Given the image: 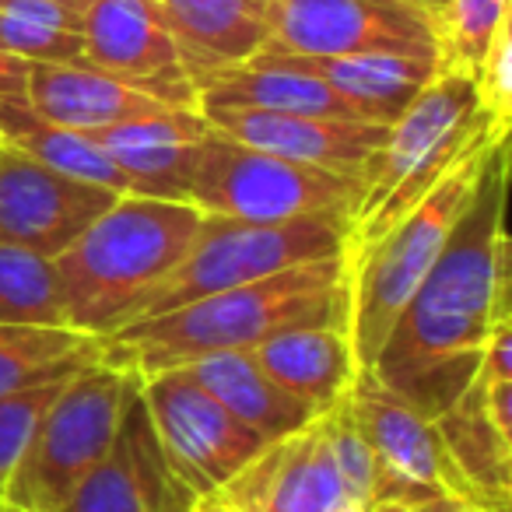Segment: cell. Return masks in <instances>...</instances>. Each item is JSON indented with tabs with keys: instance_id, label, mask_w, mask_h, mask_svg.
Segmentation results:
<instances>
[{
	"instance_id": "28",
	"label": "cell",
	"mask_w": 512,
	"mask_h": 512,
	"mask_svg": "<svg viewBox=\"0 0 512 512\" xmlns=\"http://www.w3.org/2000/svg\"><path fill=\"white\" fill-rule=\"evenodd\" d=\"M512 22L509 0H449L439 15V57L442 71H460L474 81L491 39Z\"/></svg>"
},
{
	"instance_id": "9",
	"label": "cell",
	"mask_w": 512,
	"mask_h": 512,
	"mask_svg": "<svg viewBox=\"0 0 512 512\" xmlns=\"http://www.w3.org/2000/svg\"><path fill=\"white\" fill-rule=\"evenodd\" d=\"M292 57H439L435 18L411 0H267V43Z\"/></svg>"
},
{
	"instance_id": "24",
	"label": "cell",
	"mask_w": 512,
	"mask_h": 512,
	"mask_svg": "<svg viewBox=\"0 0 512 512\" xmlns=\"http://www.w3.org/2000/svg\"><path fill=\"white\" fill-rule=\"evenodd\" d=\"M197 109H242V113H306V116H337V120H358L323 81L299 71L271 64H246L214 71L200 81Z\"/></svg>"
},
{
	"instance_id": "15",
	"label": "cell",
	"mask_w": 512,
	"mask_h": 512,
	"mask_svg": "<svg viewBox=\"0 0 512 512\" xmlns=\"http://www.w3.org/2000/svg\"><path fill=\"white\" fill-rule=\"evenodd\" d=\"M235 512H341L351 505L334 467L323 421L271 442L246 463L221 491H214Z\"/></svg>"
},
{
	"instance_id": "2",
	"label": "cell",
	"mask_w": 512,
	"mask_h": 512,
	"mask_svg": "<svg viewBox=\"0 0 512 512\" xmlns=\"http://www.w3.org/2000/svg\"><path fill=\"white\" fill-rule=\"evenodd\" d=\"M309 323H344L341 256L134 320L102 341V362L137 379L183 369L218 351H253L267 337Z\"/></svg>"
},
{
	"instance_id": "39",
	"label": "cell",
	"mask_w": 512,
	"mask_h": 512,
	"mask_svg": "<svg viewBox=\"0 0 512 512\" xmlns=\"http://www.w3.org/2000/svg\"><path fill=\"white\" fill-rule=\"evenodd\" d=\"M369 512H421V505H400V502H386V505H376Z\"/></svg>"
},
{
	"instance_id": "18",
	"label": "cell",
	"mask_w": 512,
	"mask_h": 512,
	"mask_svg": "<svg viewBox=\"0 0 512 512\" xmlns=\"http://www.w3.org/2000/svg\"><path fill=\"white\" fill-rule=\"evenodd\" d=\"M249 60L285 67L323 81L362 123L390 127L442 71L435 57H397V53H369V57H292V53L256 50Z\"/></svg>"
},
{
	"instance_id": "5",
	"label": "cell",
	"mask_w": 512,
	"mask_h": 512,
	"mask_svg": "<svg viewBox=\"0 0 512 512\" xmlns=\"http://www.w3.org/2000/svg\"><path fill=\"white\" fill-rule=\"evenodd\" d=\"M477 137H488V130L477 109L474 81L460 71H439V78L386 127L383 148L365 165L362 193L344 228L341 260L390 232Z\"/></svg>"
},
{
	"instance_id": "17",
	"label": "cell",
	"mask_w": 512,
	"mask_h": 512,
	"mask_svg": "<svg viewBox=\"0 0 512 512\" xmlns=\"http://www.w3.org/2000/svg\"><path fill=\"white\" fill-rule=\"evenodd\" d=\"M207 130L211 127L197 109H165L158 116L95 130L92 141L123 172L134 197L186 200Z\"/></svg>"
},
{
	"instance_id": "41",
	"label": "cell",
	"mask_w": 512,
	"mask_h": 512,
	"mask_svg": "<svg viewBox=\"0 0 512 512\" xmlns=\"http://www.w3.org/2000/svg\"><path fill=\"white\" fill-rule=\"evenodd\" d=\"M341 512H365V509H362V505H344Z\"/></svg>"
},
{
	"instance_id": "40",
	"label": "cell",
	"mask_w": 512,
	"mask_h": 512,
	"mask_svg": "<svg viewBox=\"0 0 512 512\" xmlns=\"http://www.w3.org/2000/svg\"><path fill=\"white\" fill-rule=\"evenodd\" d=\"M0 512H22V509H15V505H8V502H0Z\"/></svg>"
},
{
	"instance_id": "1",
	"label": "cell",
	"mask_w": 512,
	"mask_h": 512,
	"mask_svg": "<svg viewBox=\"0 0 512 512\" xmlns=\"http://www.w3.org/2000/svg\"><path fill=\"white\" fill-rule=\"evenodd\" d=\"M505 186L509 141L488 148L467 211L372 365V376L428 421L474 383L491 323L512 320Z\"/></svg>"
},
{
	"instance_id": "4",
	"label": "cell",
	"mask_w": 512,
	"mask_h": 512,
	"mask_svg": "<svg viewBox=\"0 0 512 512\" xmlns=\"http://www.w3.org/2000/svg\"><path fill=\"white\" fill-rule=\"evenodd\" d=\"M488 148V137H477L390 232L369 242L362 253L341 260L344 330L358 369L372 372L393 323L446 249L456 221L477 190Z\"/></svg>"
},
{
	"instance_id": "23",
	"label": "cell",
	"mask_w": 512,
	"mask_h": 512,
	"mask_svg": "<svg viewBox=\"0 0 512 512\" xmlns=\"http://www.w3.org/2000/svg\"><path fill=\"white\" fill-rule=\"evenodd\" d=\"M232 418L253 428L260 439L281 442L313 425L320 414L288 390H281L253 358V351H218L183 365Z\"/></svg>"
},
{
	"instance_id": "43",
	"label": "cell",
	"mask_w": 512,
	"mask_h": 512,
	"mask_svg": "<svg viewBox=\"0 0 512 512\" xmlns=\"http://www.w3.org/2000/svg\"><path fill=\"white\" fill-rule=\"evenodd\" d=\"M0 4H4V0H0Z\"/></svg>"
},
{
	"instance_id": "22",
	"label": "cell",
	"mask_w": 512,
	"mask_h": 512,
	"mask_svg": "<svg viewBox=\"0 0 512 512\" xmlns=\"http://www.w3.org/2000/svg\"><path fill=\"white\" fill-rule=\"evenodd\" d=\"M453 470V502L474 509H509V456L512 442L491 428L481 404V386L470 383L446 414L432 421Z\"/></svg>"
},
{
	"instance_id": "6",
	"label": "cell",
	"mask_w": 512,
	"mask_h": 512,
	"mask_svg": "<svg viewBox=\"0 0 512 512\" xmlns=\"http://www.w3.org/2000/svg\"><path fill=\"white\" fill-rule=\"evenodd\" d=\"M137 390L141 379L109 369L102 358L67 379L39 418L0 502L22 512H64L74 488L109 453Z\"/></svg>"
},
{
	"instance_id": "30",
	"label": "cell",
	"mask_w": 512,
	"mask_h": 512,
	"mask_svg": "<svg viewBox=\"0 0 512 512\" xmlns=\"http://www.w3.org/2000/svg\"><path fill=\"white\" fill-rule=\"evenodd\" d=\"M74 376H78V372H74ZM67 379H53V383H39V386H29V390L0 397V498H4L11 474L18 470L25 449H29L39 418L46 414L50 400L57 397Z\"/></svg>"
},
{
	"instance_id": "16",
	"label": "cell",
	"mask_w": 512,
	"mask_h": 512,
	"mask_svg": "<svg viewBox=\"0 0 512 512\" xmlns=\"http://www.w3.org/2000/svg\"><path fill=\"white\" fill-rule=\"evenodd\" d=\"M200 116L214 134L228 137V141L355 179H362L369 158L386 141V127L379 123L337 120V116L242 113V109H207Z\"/></svg>"
},
{
	"instance_id": "21",
	"label": "cell",
	"mask_w": 512,
	"mask_h": 512,
	"mask_svg": "<svg viewBox=\"0 0 512 512\" xmlns=\"http://www.w3.org/2000/svg\"><path fill=\"white\" fill-rule=\"evenodd\" d=\"M253 358L260 369L292 397L327 414L348 393L358 365L344 323H309L292 327L256 344Z\"/></svg>"
},
{
	"instance_id": "11",
	"label": "cell",
	"mask_w": 512,
	"mask_h": 512,
	"mask_svg": "<svg viewBox=\"0 0 512 512\" xmlns=\"http://www.w3.org/2000/svg\"><path fill=\"white\" fill-rule=\"evenodd\" d=\"M344 400L383 470L379 505H428L453 498V470L432 421L386 390L369 369L355 372Z\"/></svg>"
},
{
	"instance_id": "27",
	"label": "cell",
	"mask_w": 512,
	"mask_h": 512,
	"mask_svg": "<svg viewBox=\"0 0 512 512\" xmlns=\"http://www.w3.org/2000/svg\"><path fill=\"white\" fill-rule=\"evenodd\" d=\"M0 323L67 327L64 292L53 260L0 242Z\"/></svg>"
},
{
	"instance_id": "26",
	"label": "cell",
	"mask_w": 512,
	"mask_h": 512,
	"mask_svg": "<svg viewBox=\"0 0 512 512\" xmlns=\"http://www.w3.org/2000/svg\"><path fill=\"white\" fill-rule=\"evenodd\" d=\"M102 358V341L71 327L0 323V397L67 379Z\"/></svg>"
},
{
	"instance_id": "3",
	"label": "cell",
	"mask_w": 512,
	"mask_h": 512,
	"mask_svg": "<svg viewBox=\"0 0 512 512\" xmlns=\"http://www.w3.org/2000/svg\"><path fill=\"white\" fill-rule=\"evenodd\" d=\"M204 214L190 200L116 197L53 260L71 330L106 341L141 316L144 302L176 271Z\"/></svg>"
},
{
	"instance_id": "37",
	"label": "cell",
	"mask_w": 512,
	"mask_h": 512,
	"mask_svg": "<svg viewBox=\"0 0 512 512\" xmlns=\"http://www.w3.org/2000/svg\"><path fill=\"white\" fill-rule=\"evenodd\" d=\"M411 4H418V8H425L428 15H432L435 22H439V15H442V11H446L449 0H411ZM435 29H439V25H435Z\"/></svg>"
},
{
	"instance_id": "7",
	"label": "cell",
	"mask_w": 512,
	"mask_h": 512,
	"mask_svg": "<svg viewBox=\"0 0 512 512\" xmlns=\"http://www.w3.org/2000/svg\"><path fill=\"white\" fill-rule=\"evenodd\" d=\"M344 228H348V218L341 214H309V218L278 221V225L204 214L197 239L190 242L176 271L144 302L137 320L165 316L186 302L274 278L299 264L341 256Z\"/></svg>"
},
{
	"instance_id": "14",
	"label": "cell",
	"mask_w": 512,
	"mask_h": 512,
	"mask_svg": "<svg viewBox=\"0 0 512 512\" xmlns=\"http://www.w3.org/2000/svg\"><path fill=\"white\" fill-rule=\"evenodd\" d=\"M197 502L200 498L165 456L148 404L137 390L109 453L74 488L64 512H190Z\"/></svg>"
},
{
	"instance_id": "10",
	"label": "cell",
	"mask_w": 512,
	"mask_h": 512,
	"mask_svg": "<svg viewBox=\"0 0 512 512\" xmlns=\"http://www.w3.org/2000/svg\"><path fill=\"white\" fill-rule=\"evenodd\" d=\"M151 425L176 474L197 498L221 491L271 442L225 411L186 369L141 379Z\"/></svg>"
},
{
	"instance_id": "34",
	"label": "cell",
	"mask_w": 512,
	"mask_h": 512,
	"mask_svg": "<svg viewBox=\"0 0 512 512\" xmlns=\"http://www.w3.org/2000/svg\"><path fill=\"white\" fill-rule=\"evenodd\" d=\"M29 67L32 64H25V60L11 57L8 50H0V99H8V95H25Z\"/></svg>"
},
{
	"instance_id": "42",
	"label": "cell",
	"mask_w": 512,
	"mask_h": 512,
	"mask_svg": "<svg viewBox=\"0 0 512 512\" xmlns=\"http://www.w3.org/2000/svg\"><path fill=\"white\" fill-rule=\"evenodd\" d=\"M190 512H197V509H190Z\"/></svg>"
},
{
	"instance_id": "38",
	"label": "cell",
	"mask_w": 512,
	"mask_h": 512,
	"mask_svg": "<svg viewBox=\"0 0 512 512\" xmlns=\"http://www.w3.org/2000/svg\"><path fill=\"white\" fill-rule=\"evenodd\" d=\"M50 4H60V8H71V11H78V15H85L95 0H50Z\"/></svg>"
},
{
	"instance_id": "19",
	"label": "cell",
	"mask_w": 512,
	"mask_h": 512,
	"mask_svg": "<svg viewBox=\"0 0 512 512\" xmlns=\"http://www.w3.org/2000/svg\"><path fill=\"white\" fill-rule=\"evenodd\" d=\"M25 102L43 120L81 130V134L172 109L92 64H32L25 81Z\"/></svg>"
},
{
	"instance_id": "12",
	"label": "cell",
	"mask_w": 512,
	"mask_h": 512,
	"mask_svg": "<svg viewBox=\"0 0 512 512\" xmlns=\"http://www.w3.org/2000/svg\"><path fill=\"white\" fill-rule=\"evenodd\" d=\"M81 39L85 64L127 81L162 106L197 109L190 64L155 0H95L81 22Z\"/></svg>"
},
{
	"instance_id": "13",
	"label": "cell",
	"mask_w": 512,
	"mask_h": 512,
	"mask_svg": "<svg viewBox=\"0 0 512 512\" xmlns=\"http://www.w3.org/2000/svg\"><path fill=\"white\" fill-rule=\"evenodd\" d=\"M120 193L81 183L0 144V242L57 260Z\"/></svg>"
},
{
	"instance_id": "31",
	"label": "cell",
	"mask_w": 512,
	"mask_h": 512,
	"mask_svg": "<svg viewBox=\"0 0 512 512\" xmlns=\"http://www.w3.org/2000/svg\"><path fill=\"white\" fill-rule=\"evenodd\" d=\"M474 95L477 109L484 116V130H488L491 144L509 141V123H512V22L498 29L491 39L488 53H484L481 67L474 74Z\"/></svg>"
},
{
	"instance_id": "35",
	"label": "cell",
	"mask_w": 512,
	"mask_h": 512,
	"mask_svg": "<svg viewBox=\"0 0 512 512\" xmlns=\"http://www.w3.org/2000/svg\"><path fill=\"white\" fill-rule=\"evenodd\" d=\"M421 512H488V509H474V505L453 502V498H439V502L421 505Z\"/></svg>"
},
{
	"instance_id": "32",
	"label": "cell",
	"mask_w": 512,
	"mask_h": 512,
	"mask_svg": "<svg viewBox=\"0 0 512 512\" xmlns=\"http://www.w3.org/2000/svg\"><path fill=\"white\" fill-rule=\"evenodd\" d=\"M0 50L25 64H85L81 32L53 29L8 8H0Z\"/></svg>"
},
{
	"instance_id": "8",
	"label": "cell",
	"mask_w": 512,
	"mask_h": 512,
	"mask_svg": "<svg viewBox=\"0 0 512 512\" xmlns=\"http://www.w3.org/2000/svg\"><path fill=\"white\" fill-rule=\"evenodd\" d=\"M358 193H362V179L355 176L288 162L207 130L186 200L211 218L278 225V221L309 218V214L351 218Z\"/></svg>"
},
{
	"instance_id": "29",
	"label": "cell",
	"mask_w": 512,
	"mask_h": 512,
	"mask_svg": "<svg viewBox=\"0 0 512 512\" xmlns=\"http://www.w3.org/2000/svg\"><path fill=\"white\" fill-rule=\"evenodd\" d=\"M320 421H323L330 456H334V467H337V474H341L351 505H362L365 512L376 509L379 488H383V470H379V460L369 449V442H365V435L358 432L348 400L341 397L327 414H320Z\"/></svg>"
},
{
	"instance_id": "25",
	"label": "cell",
	"mask_w": 512,
	"mask_h": 512,
	"mask_svg": "<svg viewBox=\"0 0 512 512\" xmlns=\"http://www.w3.org/2000/svg\"><path fill=\"white\" fill-rule=\"evenodd\" d=\"M0 144H11L22 155L36 158L39 165L53 172H64L81 183L102 186L113 193H130L123 172L106 158V151L92 141V134L67 130L60 123H50L25 102V95L0 99Z\"/></svg>"
},
{
	"instance_id": "33",
	"label": "cell",
	"mask_w": 512,
	"mask_h": 512,
	"mask_svg": "<svg viewBox=\"0 0 512 512\" xmlns=\"http://www.w3.org/2000/svg\"><path fill=\"white\" fill-rule=\"evenodd\" d=\"M477 383H512V320L491 323L488 337L481 344V358H477Z\"/></svg>"
},
{
	"instance_id": "36",
	"label": "cell",
	"mask_w": 512,
	"mask_h": 512,
	"mask_svg": "<svg viewBox=\"0 0 512 512\" xmlns=\"http://www.w3.org/2000/svg\"><path fill=\"white\" fill-rule=\"evenodd\" d=\"M197 512H235V509H232V505L221 502V498L207 495V498H200V502H197Z\"/></svg>"
},
{
	"instance_id": "20",
	"label": "cell",
	"mask_w": 512,
	"mask_h": 512,
	"mask_svg": "<svg viewBox=\"0 0 512 512\" xmlns=\"http://www.w3.org/2000/svg\"><path fill=\"white\" fill-rule=\"evenodd\" d=\"M165 25L176 36L190 78L246 64L267 43V0H155Z\"/></svg>"
}]
</instances>
